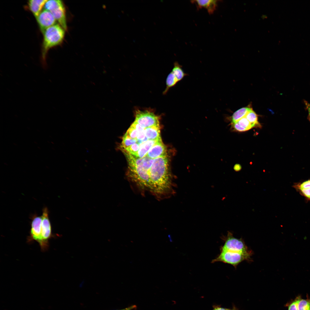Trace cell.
Returning <instances> with one entry per match:
<instances>
[{
	"label": "cell",
	"instance_id": "obj_1",
	"mask_svg": "<svg viewBox=\"0 0 310 310\" xmlns=\"http://www.w3.org/2000/svg\"><path fill=\"white\" fill-rule=\"evenodd\" d=\"M65 31L59 24H56L47 28L43 33L41 61L44 69L47 68L46 60L48 51L61 43L64 37Z\"/></svg>",
	"mask_w": 310,
	"mask_h": 310
},
{
	"label": "cell",
	"instance_id": "obj_2",
	"mask_svg": "<svg viewBox=\"0 0 310 310\" xmlns=\"http://www.w3.org/2000/svg\"><path fill=\"white\" fill-rule=\"evenodd\" d=\"M219 255L212 261V263L221 262L229 264L236 267L243 261H250L252 255L251 251L248 253L237 252L225 250H220Z\"/></svg>",
	"mask_w": 310,
	"mask_h": 310
},
{
	"label": "cell",
	"instance_id": "obj_3",
	"mask_svg": "<svg viewBox=\"0 0 310 310\" xmlns=\"http://www.w3.org/2000/svg\"><path fill=\"white\" fill-rule=\"evenodd\" d=\"M44 9L50 11L59 24L64 29L67 30L65 9L62 1L59 0H47Z\"/></svg>",
	"mask_w": 310,
	"mask_h": 310
},
{
	"label": "cell",
	"instance_id": "obj_4",
	"mask_svg": "<svg viewBox=\"0 0 310 310\" xmlns=\"http://www.w3.org/2000/svg\"><path fill=\"white\" fill-rule=\"evenodd\" d=\"M135 115L134 121L144 128L159 125V117L152 109L141 110L136 108Z\"/></svg>",
	"mask_w": 310,
	"mask_h": 310
},
{
	"label": "cell",
	"instance_id": "obj_5",
	"mask_svg": "<svg viewBox=\"0 0 310 310\" xmlns=\"http://www.w3.org/2000/svg\"><path fill=\"white\" fill-rule=\"evenodd\" d=\"M224 243L220 250L248 253L251 251L249 250L243 240L233 237L232 234L228 232L227 235L223 239Z\"/></svg>",
	"mask_w": 310,
	"mask_h": 310
},
{
	"label": "cell",
	"instance_id": "obj_6",
	"mask_svg": "<svg viewBox=\"0 0 310 310\" xmlns=\"http://www.w3.org/2000/svg\"><path fill=\"white\" fill-rule=\"evenodd\" d=\"M41 223L42 242L40 245L42 251L46 250L49 247V239L52 237L51 223L49 217L47 208H44L43 210Z\"/></svg>",
	"mask_w": 310,
	"mask_h": 310
},
{
	"label": "cell",
	"instance_id": "obj_7",
	"mask_svg": "<svg viewBox=\"0 0 310 310\" xmlns=\"http://www.w3.org/2000/svg\"><path fill=\"white\" fill-rule=\"evenodd\" d=\"M36 19L43 34L47 28L56 24V20L51 13L44 9L41 11Z\"/></svg>",
	"mask_w": 310,
	"mask_h": 310
},
{
	"label": "cell",
	"instance_id": "obj_8",
	"mask_svg": "<svg viewBox=\"0 0 310 310\" xmlns=\"http://www.w3.org/2000/svg\"><path fill=\"white\" fill-rule=\"evenodd\" d=\"M41 216H34L32 218L31 224L29 241L34 240L38 243L40 245L42 242Z\"/></svg>",
	"mask_w": 310,
	"mask_h": 310
},
{
	"label": "cell",
	"instance_id": "obj_9",
	"mask_svg": "<svg viewBox=\"0 0 310 310\" xmlns=\"http://www.w3.org/2000/svg\"><path fill=\"white\" fill-rule=\"evenodd\" d=\"M292 187L304 198L306 202H310V179L294 183Z\"/></svg>",
	"mask_w": 310,
	"mask_h": 310
},
{
	"label": "cell",
	"instance_id": "obj_10",
	"mask_svg": "<svg viewBox=\"0 0 310 310\" xmlns=\"http://www.w3.org/2000/svg\"><path fill=\"white\" fill-rule=\"evenodd\" d=\"M167 154L166 147L160 138L150 148L145 156L154 159Z\"/></svg>",
	"mask_w": 310,
	"mask_h": 310
},
{
	"label": "cell",
	"instance_id": "obj_11",
	"mask_svg": "<svg viewBox=\"0 0 310 310\" xmlns=\"http://www.w3.org/2000/svg\"><path fill=\"white\" fill-rule=\"evenodd\" d=\"M191 2L195 3L198 9L204 8L206 9L209 14H213L216 10L218 0H193Z\"/></svg>",
	"mask_w": 310,
	"mask_h": 310
},
{
	"label": "cell",
	"instance_id": "obj_12",
	"mask_svg": "<svg viewBox=\"0 0 310 310\" xmlns=\"http://www.w3.org/2000/svg\"><path fill=\"white\" fill-rule=\"evenodd\" d=\"M47 0H31L28 2L30 11L36 19L42 11Z\"/></svg>",
	"mask_w": 310,
	"mask_h": 310
},
{
	"label": "cell",
	"instance_id": "obj_13",
	"mask_svg": "<svg viewBox=\"0 0 310 310\" xmlns=\"http://www.w3.org/2000/svg\"><path fill=\"white\" fill-rule=\"evenodd\" d=\"M160 138L155 140H148L141 144L136 157L142 158L145 156L150 148Z\"/></svg>",
	"mask_w": 310,
	"mask_h": 310
},
{
	"label": "cell",
	"instance_id": "obj_14",
	"mask_svg": "<svg viewBox=\"0 0 310 310\" xmlns=\"http://www.w3.org/2000/svg\"><path fill=\"white\" fill-rule=\"evenodd\" d=\"M144 132L148 140H156L160 137L159 125L145 128Z\"/></svg>",
	"mask_w": 310,
	"mask_h": 310
},
{
	"label": "cell",
	"instance_id": "obj_15",
	"mask_svg": "<svg viewBox=\"0 0 310 310\" xmlns=\"http://www.w3.org/2000/svg\"><path fill=\"white\" fill-rule=\"evenodd\" d=\"M251 109V108L249 107H245L236 111L232 116V123H236L242 118L245 117Z\"/></svg>",
	"mask_w": 310,
	"mask_h": 310
},
{
	"label": "cell",
	"instance_id": "obj_16",
	"mask_svg": "<svg viewBox=\"0 0 310 310\" xmlns=\"http://www.w3.org/2000/svg\"><path fill=\"white\" fill-rule=\"evenodd\" d=\"M179 82L177 77L171 71L168 75L166 80V88L163 92L166 94L170 88L175 86Z\"/></svg>",
	"mask_w": 310,
	"mask_h": 310
},
{
	"label": "cell",
	"instance_id": "obj_17",
	"mask_svg": "<svg viewBox=\"0 0 310 310\" xmlns=\"http://www.w3.org/2000/svg\"><path fill=\"white\" fill-rule=\"evenodd\" d=\"M172 71L177 76L179 81L182 80L187 74L184 72L181 65L178 62L174 63V66Z\"/></svg>",
	"mask_w": 310,
	"mask_h": 310
},
{
	"label": "cell",
	"instance_id": "obj_18",
	"mask_svg": "<svg viewBox=\"0 0 310 310\" xmlns=\"http://www.w3.org/2000/svg\"><path fill=\"white\" fill-rule=\"evenodd\" d=\"M245 117L251 123L253 127H260L261 125L258 121L257 115L252 109L245 116Z\"/></svg>",
	"mask_w": 310,
	"mask_h": 310
},
{
	"label": "cell",
	"instance_id": "obj_19",
	"mask_svg": "<svg viewBox=\"0 0 310 310\" xmlns=\"http://www.w3.org/2000/svg\"><path fill=\"white\" fill-rule=\"evenodd\" d=\"M137 142L136 139H132L125 133L123 137L122 145L120 147L123 148H126L136 143Z\"/></svg>",
	"mask_w": 310,
	"mask_h": 310
},
{
	"label": "cell",
	"instance_id": "obj_20",
	"mask_svg": "<svg viewBox=\"0 0 310 310\" xmlns=\"http://www.w3.org/2000/svg\"><path fill=\"white\" fill-rule=\"evenodd\" d=\"M299 310H310V299H302L300 300L298 305Z\"/></svg>",
	"mask_w": 310,
	"mask_h": 310
},
{
	"label": "cell",
	"instance_id": "obj_21",
	"mask_svg": "<svg viewBox=\"0 0 310 310\" xmlns=\"http://www.w3.org/2000/svg\"><path fill=\"white\" fill-rule=\"evenodd\" d=\"M140 146V145L136 143L126 148H121L124 149L131 154L136 156L139 150Z\"/></svg>",
	"mask_w": 310,
	"mask_h": 310
},
{
	"label": "cell",
	"instance_id": "obj_22",
	"mask_svg": "<svg viewBox=\"0 0 310 310\" xmlns=\"http://www.w3.org/2000/svg\"><path fill=\"white\" fill-rule=\"evenodd\" d=\"M237 122L240 125L245 128L247 130L253 127L245 117L242 118Z\"/></svg>",
	"mask_w": 310,
	"mask_h": 310
},
{
	"label": "cell",
	"instance_id": "obj_23",
	"mask_svg": "<svg viewBox=\"0 0 310 310\" xmlns=\"http://www.w3.org/2000/svg\"><path fill=\"white\" fill-rule=\"evenodd\" d=\"M301 299V296H298L289 304L288 306V310H299L298 305Z\"/></svg>",
	"mask_w": 310,
	"mask_h": 310
},
{
	"label": "cell",
	"instance_id": "obj_24",
	"mask_svg": "<svg viewBox=\"0 0 310 310\" xmlns=\"http://www.w3.org/2000/svg\"><path fill=\"white\" fill-rule=\"evenodd\" d=\"M139 133L135 128L131 125L126 134L133 139H136Z\"/></svg>",
	"mask_w": 310,
	"mask_h": 310
},
{
	"label": "cell",
	"instance_id": "obj_25",
	"mask_svg": "<svg viewBox=\"0 0 310 310\" xmlns=\"http://www.w3.org/2000/svg\"><path fill=\"white\" fill-rule=\"evenodd\" d=\"M136 140L137 141V143L140 145L148 140L146 137L144 131L139 133Z\"/></svg>",
	"mask_w": 310,
	"mask_h": 310
},
{
	"label": "cell",
	"instance_id": "obj_26",
	"mask_svg": "<svg viewBox=\"0 0 310 310\" xmlns=\"http://www.w3.org/2000/svg\"><path fill=\"white\" fill-rule=\"evenodd\" d=\"M232 124L234 129L237 131L242 132L247 131L245 128L240 125L237 122L233 123Z\"/></svg>",
	"mask_w": 310,
	"mask_h": 310
},
{
	"label": "cell",
	"instance_id": "obj_27",
	"mask_svg": "<svg viewBox=\"0 0 310 310\" xmlns=\"http://www.w3.org/2000/svg\"><path fill=\"white\" fill-rule=\"evenodd\" d=\"M131 125L135 128L138 133L144 131L145 128L141 126L134 121Z\"/></svg>",
	"mask_w": 310,
	"mask_h": 310
},
{
	"label": "cell",
	"instance_id": "obj_28",
	"mask_svg": "<svg viewBox=\"0 0 310 310\" xmlns=\"http://www.w3.org/2000/svg\"><path fill=\"white\" fill-rule=\"evenodd\" d=\"M304 102L306 106V107L308 111V116L310 119V103L306 101H304Z\"/></svg>",
	"mask_w": 310,
	"mask_h": 310
},
{
	"label": "cell",
	"instance_id": "obj_29",
	"mask_svg": "<svg viewBox=\"0 0 310 310\" xmlns=\"http://www.w3.org/2000/svg\"><path fill=\"white\" fill-rule=\"evenodd\" d=\"M241 166L239 164H236L234 166V169L236 171H239L241 170Z\"/></svg>",
	"mask_w": 310,
	"mask_h": 310
},
{
	"label": "cell",
	"instance_id": "obj_30",
	"mask_svg": "<svg viewBox=\"0 0 310 310\" xmlns=\"http://www.w3.org/2000/svg\"><path fill=\"white\" fill-rule=\"evenodd\" d=\"M137 308V306L136 305H132L130 306L127 307L125 309L121 310H132L133 309H135Z\"/></svg>",
	"mask_w": 310,
	"mask_h": 310
},
{
	"label": "cell",
	"instance_id": "obj_31",
	"mask_svg": "<svg viewBox=\"0 0 310 310\" xmlns=\"http://www.w3.org/2000/svg\"><path fill=\"white\" fill-rule=\"evenodd\" d=\"M215 310H232L226 309H224V308H223L220 307V308H218V309H215Z\"/></svg>",
	"mask_w": 310,
	"mask_h": 310
}]
</instances>
